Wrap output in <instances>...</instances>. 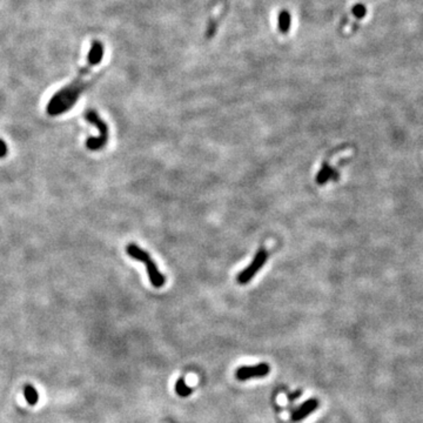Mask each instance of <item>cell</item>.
<instances>
[{"label": "cell", "instance_id": "cell-1", "mask_svg": "<svg viewBox=\"0 0 423 423\" xmlns=\"http://www.w3.org/2000/svg\"><path fill=\"white\" fill-rule=\"evenodd\" d=\"M104 45L100 42H93L91 50L88 52L86 66L81 68L76 78L55 93L48 101L46 111L50 116H62L74 107L76 101L79 100L81 93L86 86V78L93 68L101 63L104 59Z\"/></svg>", "mask_w": 423, "mask_h": 423}, {"label": "cell", "instance_id": "cell-2", "mask_svg": "<svg viewBox=\"0 0 423 423\" xmlns=\"http://www.w3.org/2000/svg\"><path fill=\"white\" fill-rule=\"evenodd\" d=\"M126 252H127V254L131 256L132 259L145 263L146 270H147L148 279L153 287L161 288L164 286L166 282V278L160 273V271L158 270L156 262L153 261V259L150 258V255L147 252L136 245V243H128V246L126 247Z\"/></svg>", "mask_w": 423, "mask_h": 423}, {"label": "cell", "instance_id": "cell-3", "mask_svg": "<svg viewBox=\"0 0 423 423\" xmlns=\"http://www.w3.org/2000/svg\"><path fill=\"white\" fill-rule=\"evenodd\" d=\"M85 118H86L88 123H91L93 126H95L100 134L98 138H89L86 142L87 148L91 150L100 149L101 147H104V146L107 144V139H108L107 125L105 124L104 120H101V118L98 116V113L95 111H92V109H89V111L85 113Z\"/></svg>", "mask_w": 423, "mask_h": 423}, {"label": "cell", "instance_id": "cell-4", "mask_svg": "<svg viewBox=\"0 0 423 423\" xmlns=\"http://www.w3.org/2000/svg\"><path fill=\"white\" fill-rule=\"evenodd\" d=\"M268 259V252L266 248L261 247L256 253L255 258L253 259V261L251 262L249 266L245 270H242L237 276V281L239 284H247L251 281L254 276L258 274V272L261 270L264 266V263L267 262Z\"/></svg>", "mask_w": 423, "mask_h": 423}, {"label": "cell", "instance_id": "cell-5", "mask_svg": "<svg viewBox=\"0 0 423 423\" xmlns=\"http://www.w3.org/2000/svg\"><path fill=\"white\" fill-rule=\"evenodd\" d=\"M271 372L270 366L267 363H259L255 366H242L237 369L235 376L239 381H247L249 379H258V377L267 376Z\"/></svg>", "mask_w": 423, "mask_h": 423}, {"label": "cell", "instance_id": "cell-6", "mask_svg": "<svg viewBox=\"0 0 423 423\" xmlns=\"http://www.w3.org/2000/svg\"><path fill=\"white\" fill-rule=\"evenodd\" d=\"M317 407H319V401H317L316 398L307 400L306 402H303V403L301 405L298 409L292 413V416H291L292 421L299 422V421L304 420V418L308 417L312 413L315 412V410L317 409Z\"/></svg>", "mask_w": 423, "mask_h": 423}, {"label": "cell", "instance_id": "cell-7", "mask_svg": "<svg viewBox=\"0 0 423 423\" xmlns=\"http://www.w3.org/2000/svg\"><path fill=\"white\" fill-rule=\"evenodd\" d=\"M336 178H337L336 170L333 168L327 161H324L322 164V167H321V169L316 174L315 181L317 185H324L329 180H332V179L333 180H336Z\"/></svg>", "mask_w": 423, "mask_h": 423}, {"label": "cell", "instance_id": "cell-8", "mask_svg": "<svg viewBox=\"0 0 423 423\" xmlns=\"http://www.w3.org/2000/svg\"><path fill=\"white\" fill-rule=\"evenodd\" d=\"M23 393H24V397H25L26 402L30 406L33 407L39 402V393H38V390L34 388V386H32L30 383L25 384L24 386Z\"/></svg>", "mask_w": 423, "mask_h": 423}, {"label": "cell", "instance_id": "cell-9", "mask_svg": "<svg viewBox=\"0 0 423 423\" xmlns=\"http://www.w3.org/2000/svg\"><path fill=\"white\" fill-rule=\"evenodd\" d=\"M176 392L179 396L181 397H188L190 394H192V388H189L188 386H187L185 379H179L176 383Z\"/></svg>", "mask_w": 423, "mask_h": 423}, {"label": "cell", "instance_id": "cell-10", "mask_svg": "<svg viewBox=\"0 0 423 423\" xmlns=\"http://www.w3.org/2000/svg\"><path fill=\"white\" fill-rule=\"evenodd\" d=\"M7 154V146L4 140L0 139V158H4Z\"/></svg>", "mask_w": 423, "mask_h": 423}]
</instances>
